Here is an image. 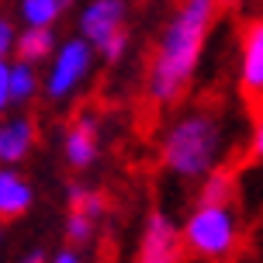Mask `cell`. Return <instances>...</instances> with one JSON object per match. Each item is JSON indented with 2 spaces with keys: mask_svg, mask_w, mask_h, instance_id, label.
Instances as JSON below:
<instances>
[{
  "mask_svg": "<svg viewBox=\"0 0 263 263\" xmlns=\"http://www.w3.org/2000/svg\"><path fill=\"white\" fill-rule=\"evenodd\" d=\"M218 14L222 0H177L145 69V97L156 107H173L187 97Z\"/></svg>",
  "mask_w": 263,
  "mask_h": 263,
  "instance_id": "6da1fadb",
  "label": "cell"
},
{
  "mask_svg": "<svg viewBox=\"0 0 263 263\" xmlns=\"http://www.w3.org/2000/svg\"><path fill=\"white\" fill-rule=\"evenodd\" d=\"M225 159V121L215 107H191L166 125L159 163L177 180H201Z\"/></svg>",
  "mask_w": 263,
  "mask_h": 263,
  "instance_id": "7a4b0ae2",
  "label": "cell"
},
{
  "mask_svg": "<svg viewBox=\"0 0 263 263\" xmlns=\"http://www.w3.org/2000/svg\"><path fill=\"white\" fill-rule=\"evenodd\" d=\"M239 239H242V225H239L232 201H194L180 222L184 253L204 263L229 260L236 253Z\"/></svg>",
  "mask_w": 263,
  "mask_h": 263,
  "instance_id": "3957f363",
  "label": "cell"
},
{
  "mask_svg": "<svg viewBox=\"0 0 263 263\" xmlns=\"http://www.w3.org/2000/svg\"><path fill=\"white\" fill-rule=\"evenodd\" d=\"M132 4L128 0H87L77 14V35L93 45L97 59L107 66L125 63L132 49Z\"/></svg>",
  "mask_w": 263,
  "mask_h": 263,
  "instance_id": "277c9868",
  "label": "cell"
},
{
  "mask_svg": "<svg viewBox=\"0 0 263 263\" xmlns=\"http://www.w3.org/2000/svg\"><path fill=\"white\" fill-rule=\"evenodd\" d=\"M93 66H97V52H93V45L87 39H66L55 45V52L49 55V63H45V77H42V93L52 101V104H66V101H73L83 87H87V80L93 77Z\"/></svg>",
  "mask_w": 263,
  "mask_h": 263,
  "instance_id": "5b68a950",
  "label": "cell"
},
{
  "mask_svg": "<svg viewBox=\"0 0 263 263\" xmlns=\"http://www.w3.org/2000/svg\"><path fill=\"white\" fill-rule=\"evenodd\" d=\"M135 263H184V242H180V225L170 218V211L153 208L142 222Z\"/></svg>",
  "mask_w": 263,
  "mask_h": 263,
  "instance_id": "8992f818",
  "label": "cell"
},
{
  "mask_svg": "<svg viewBox=\"0 0 263 263\" xmlns=\"http://www.w3.org/2000/svg\"><path fill=\"white\" fill-rule=\"evenodd\" d=\"M239 93L260 101L263 97V14L246 17L239 28V63H236Z\"/></svg>",
  "mask_w": 263,
  "mask_h": 263,
  "instance_id": "52a82bcc",
  "label": "cell"
},
{
  "mask_svg": "<svg viewBox=\"0 0 263 263\" xmlns=\"http://www.w3.org/2000/svg\"><path fill=\"white\" fill-rule=\"evenodd\" d=\"M101 159V125L90 111H80L63 132V163L73 173H87Z\"/></svg>",
  "mask_w": 263,
  "mask_h": 263,
  "instance_id": "ba28073f",
  "label": "cell"
},
{
  "mask_svg": "<svg viewBox=\"0 0 263 263\" xmlns=\"http://www.w3.org/2000/svg\"><path fill=\"white\" fill-rule=\"evenodd\" d=\"M39 142V125L31 115H0V163L17 166Z\"/></svg>",
  "mask_w": 263,
  "mask_h": 263,
  "instance_id": "9c48e42d",
  "label": "cell"
},
{
  "mask_svg": "<svg viewBox=\"0 0 263 263\" xmlns=\"http://www.w3.org/2000/svg\"><path fill=\"white\" fill-rule=\"evenodd\" d=\"M35 204V187L17 166L0 163V222H17L25 218Z\"/></svg>",
  "mask_w": 263,
  "mask_h": 263,
  "instance_id": "30bf717a",
  "label": "cell"
},
{
  "mask_svg": "<svg viewBox=\"0 0 263 263\" xmlns=\"http://www.w3.org/2000/svg\"><path fill=\"white\" fill-rule=\"evenodd\" d=\"M55 28H45V25H25L17 31V39H14V59H21V63H31V66H45L49 63V55L55 52Z\"/></svg>",
  "mask_w": 263,
  "mask_h": 263,
  "instance_id": "8fae6325",
  "label": "cell"
},
{
  "mask_svg": "<svg viewBox=\"0 0 263 263\" xmlns=\"http://www.w3.org/2000/svg\"><path fill=\"white\" fill-rule=\"evenodd\" d=\"M39 93H42L39 66L14 59V63H11V107H25V104H31Z\"/></svg>",
  "mask_w": 263,
  "mask_h": 263,
  "instance_id": "7c38bea8",
  "label": "cell"
},
{
  "mask_svg": "<svg viewBox=\"0 0 263 263\" xmlns=\"http://www.w3.org/2000/svg\"><path fill=\"white\" fill-rule=\"evenodd\" d=\"M69 7H73L69 0H17V17H21V25L55 28Z\"/></svg>",
  "mask_w": 263,
  "mask_h": 263,
  "instance_id": "4fadbf2b",
  "label": "cell"
},
{
  "mask_svg": "<svg viewBox=\"0 0 263 263\" xmlns=\"http://www.w3.org/2000/svg\"><path fill=\"white\" fill-rule=\"evenodd\" d=\"M66 208L87 211V215H93V218L101 222V218L107 215V197H104V191H97V187L69 184V187H66Z\"/></svg>",
  "mask_w": 263,
  "mask_h": 263,
  "instance_id": "5bb4252c",
  "label": "cell"
},
{
  "mask_svg": "<svg viewBox=\"0 0 263 263\" xmlns=\"http://www.w3.org/2000/svg\"><path fill=\"white\" fill-rule=\"evenodd\" d=\"M201 191H197V201H232L236 204V177L222 166H215L211 173H204L201 180Z\"/></svg>",
  "mask_w": 263,
  "mask_h": 263,
  "instance_id": "9a60e30c",
  "label": "cell"
},
{
  "mask_svg": "<svg viewBox=\"0 0 263 263\" xmlns=\"http://www.w3.org/2000/svg\"><path fill=\"white\" fill-rule=\"evenodd\" d=\"M63 232H66V242L69 246H90L93 236H97V218L87 215V211H66V222H63Z\"/></svg>",
  "mask_w": 263,
  "mask_h": 263,
  "instance_id": "2e32d148",
  "label": "cell"
},
{
  "mask_svg": "<svg viewBox=\"0 0 263 263\" xmlns=\"http://www.w3.org/2000/svg\"><path fill=\"white\" fill-rule=\"evenodd\" d=\"M11 111V59H0V115Z\"/></svg>",
  "mask_w": 263,
  "mask_h": 263,
  "instance_id": "e0dca14e",
  "label": "cell"
},
{
  "mask_svg": "<svg viewBox=\"0 0 263 263\" xmlns=\"http://www.w3.org/2000/svg\"><path fill=\"white\" fill-rule=\"evenodd\" d=\"M14 39H17V28H14V21L0 14V59H7V55L14 52Z\"/></svg>",
  "mask_w": 263,
  "mask_h": 263,
  "instance_id": "ac0fdd59",
  "label": "cell"
},
{
  "mask_svg": "<svg viewBox=\"0 0 263 263\" xmlns=\"http://www.w3.org/2000/svg\"><path fill=\"white\" fill-rule=\"evenodd\" d=\"M45 263H83V253H80V246H69V242H66L63 250H55L52 256H45Z\"/></svg>",
  "mask_w": 263,
  "mask_h": 263,
  "instance_id": "d6986e66",
  "label": "cell"
},
{
  "mask_svg": "<svg viewBox=\"0 0 263 263\" xmlns=\"http://www.w3.org/2000/svg\"><path fill=\"white\" fill-rule=\"evenodd\" d=\"M250 153L263 163V115H256V121H253V132H250Z\"/></svg>",
  "mask_w": 263,
  "mask_h": 263,
  "instance_id": "ffe728a7",
  "label": "cell"
},
{
  "mask_svg": "<svg viewBox=\"0 0 263 263\" xmlns=\"http://www.w3.org/2000/svg\"><path fill=\"white\" fill-rule=\"evenodd\" d=\"M21 263H45V250H31L28 256H21Z\"/></svg>",
  "mask_w": 263,
  "mask_h": 263,
  "instance_id": "44dd1931",
  "label": "cell"
},
{
  "mask_svg": "<svg viewBox=\"0 0 263 263\" xmlns=\"http://www.w3.org/2000/svg\"><path fill=\"white\" fill-rule=\"evenodd\" d=\"M242 0H222V7H239Z\"/></svg>",
  "mask_w": 263,
  "mask_h": 263,
  "instance_id": "7402d4cb",
  "label": "cell"
},
{
  "mask_svg": "<svg viewBox=\"0 0 263 263\" xmlns=\"http://www.w3.org/2000/svg\"><path fill=\"white\" fill-rule=\"evenodd\" d=\"M0 242H4V222H0Z\"/></svg>",
  "mask_w": 263,
  "mask_h": 263,
  "instance_id": "603a6c76",
  "label": "cell"
},
{
  "mask_svg": "<svg viewBox=\"0 0 263 263\" xmlns=\"http://www.w3.org/2000/svg\"><path fill=\"white\" fill-rule=\"evenodd\" d=\"M256 104H260V115H263V97H260V101H256Z\"/></svg>",
  "mask_w": 263,
  "mask_h": 263,
  "instance_id": "cb8c5ba5",
  "label": "cell"
},
{
  "mask_svg": "<svg viewBox=\"0 0 263 263\" xmlns=\"http://www.w3.org/2000/svg\"><path fill=\"white\" fill-rule=\"evenodd\" d=\"M69 4H77V0H69Z\"/></svg>",
  "mask_w": 263,
  "mask_h": 263,
  "instance_id": "d4e9b609",
  "label": "cell"
}]
</instances>
